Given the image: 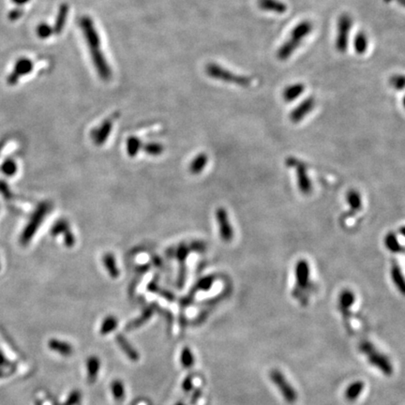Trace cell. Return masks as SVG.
<instances>
[{
	"label": "cell",
	"mask_w": 405,
	"mask_h": 405,
	"mask_svg": "<svg viewBox=\"0 0 405 405\" xmlns=\"http://www.w3.org/2000/svg\"><path fill=\"white\" fill-rule=\"evenodd\" d=\"M355 302V295L351 292L350 290H345L341 293L340 296V304L341 308L343 309H348Z\"/></svg>",
	"instance_id": "484cf974"
},
{
	"label": "cell",
	"mask_w": 405,
	"mask_h": 405,
	"mask_svg": "<svg viewBox=\"0 0 405 405\" xmlns=\"http://www.w3.org/2000/svg\"><path fill=\"white\" fill-rule=\"evenodd\" d=\"M385 244L387 246V249H389L392 252H398L401 250V244L398 241L396 235L393 233L388 234L386 239H385Z\"/></svg>",
	"instance_id": "cb8c5ba5"
},
{
	"label": "cell",
	"mask_w": 405,
	"mask_h": 405,
	"mask_svg": "<svg viewBox=\"0 0 405 405\" xmlns=\"http://www.w3.org/2000/svg\"><path fill=\"white\" fill-rule=\"evenodd\" d=\"M193 387H194V378L192 375H188L185 378L182 383V389L185 393H189L193 390Z\"/></svg>",
	"instance_id": "f546056e"
},
{
	"label": "cell",
	"mask_w": 405,
	"mask_h": 405,
	"mask_svg": "<svg viewBox=\"0 0 405 405\" xmlns=\"http://www.w3.org/2000/svg\"><path fill=\"white\" fill-rule=\"evenodd\" d=\"M180 361L181 365L185 368H192L194 364V354L189 347H184L181 351V356H180Z\"/></svg>",
	"instance_id": "603a6c76"
},
{
	"label": "cell",
	"mask_w": 405,
	"mask_h": 405,
	"mask_svg": "<svg viewBox=\"0 0 405 405\" xmlns=\"http://www.w3.org/2000/svg\"><path fill=\"white\" fill-rule=\"evenodd\" d=\"M202 396V390L200 388H196L194 390V394L191 398V405H196L197 402L199 401V399Z\"/></svg>",
	"instance_id": "1f68e13d"
},
{
	"label": "cell",
	"mask_w": 405,
	"mask_h": 405,
	"mask_svg": "<svg viewBox=\"0 0 405 405\" xmlns=\"http://www.w3.org/2000/svg\"><path fill=\"white\" fill-rule=\"evenodd\" d=\"M389 83L396 89H403L405 87V76H404V75H394L390 78Z\"/></svg>",
	"instance_id": "f1b7e54d"
},
{
	"label": "cell",
	"mask_w": 405,
	"mask_h": 405,
	"mask_svg": "<svg viewBox=\"0 0 405 405\" xmlns=\"http://www.w3.org/2000/svg\"><path fill=\"white\" fill-rule=\"evenodd\" d=\"M48 347L50 350L56 352L63 357H70L74 354V348L71 343L56 339H52L48 341Z\"/></svg>",
	"instance_id": "8fae6325"
},
{
	"label": "cell",
	"mask_w": 405,
	"mask_h": 405,
	"mask_svg": "<svg viewBox=\"0 0 405 405\" xmlns=\"http://www.w3.org/2000/svg\"><path fill=\"white\" fill-rule=\"evenodd\" d=\"M270 378L277 387L280 388L281 393L284 395V399L288 403H295L297 399V395L295 393V389L290 386L284 374L279 370H272L270 373Z\"/></svg>",
	"instance_id": "5b68a950"
},
{
	"label": "cell",
	"mask_w": 405,
	"mask_h": 405,
	"mask_svg": "<svg viewBox=\"0 0 405 405\" xmlns=\"http://www.w3.org/2000/svg\"><path fill=\"white\" fill-rule=\"evenodd\" d=\"M80 26L84 34L87 46L89 47L93 63L96 67L97 72L102 79H109L111 76L110 67L106 61V58H104L103 52L101 50V37L95 28L92 20L88 17H83L80 21Z\"/></svg>",
	"instance_id": "6da1fadb"
},
{
	"label": "cell",
	"mask_w": 405,
	"mask_h": 405,
	"mask_svg": "<svg viewBox=\"0 0 405 405\" xmlns=\"http://www.w3.org/2000/svg\"><path fill=\"white\" fill-rule=\"evenodd\" d=\"M258 5L263 10L272 11L279 14L284 13L287 10V6L280 0H259Z\"/></svg>",
	"instance_id": "7c38bea8"
},
{
	"label": "cell",
	"mask_w": 405,
	"mask_h": 405,
	"mask_svg": "<svg viewBox=\"0 0 405 405\" xmlns=\"http://www.w3.org/2000/svg\"><path fill=\"white\" fill-rule=\"evenodd\" d=\"M111 391L117 402H122L125 398V387L120 380H114L111 383Z\"/></svg>",
	"instance_id": "d6986e66"
},
{
	"label": "cell",
	"mask_w": 405,
	"mask_h": 405,
	"mask_svg": "<svg viewBox=\"0 0 405 405\" xmlns=\"http://www.w3.org/2000/svg\"><path fill=\"white\" fill-rule=\"evenodd\" d=\"M347 202L349 203L352 209L358 210L361 208V196L359 195L358 192L356 191H351L347 194Z\"/></svg>",
	"instance_id": "d4e9b609"
},
{
	"label": "cell",
	"mask_w": 405,
	"mask_h": 405,
	"mask_svg": "<svg viewBox=\"0 0 405 405\" xmlns=\"http://www.w3.org/2000/svg\"><path fill=\"white\" fill-rule=\"evenodd\" d=\"M354 45H355V50L358 54H359V55L364 54L367 51V48H368L367 36L363 32L358 33L357 36L355 38V40H354Z\"/></svg>",
	"instance_id": "ffe728a7"
},
{
	"label": "cell",
	"mask_w": 405,
	"mask_h": 405,
	"mask_svg": "<svg viewBox=\"0 0 405 405\" xmlns=\"http://www.w3.org/2000/svg\"><path fill=\"white\" fill-rule=\"evenodd\" d=\"M54 34V29L45 23L39 25L37 28V35L40 39H48Z\"/></svg>",
	"instance_id": "4316f807"
},
{
	"label": "cell",
	"mask_w": 405,
	"mask_h": 405,
	"mask_svg": "<svg viewBox=\"0 0 405 405\" xmlns=\"http://www.w3.org/2000/svg\"><path fill=\"white\" fill-rule=\"evenodd\" d=\"M297 182L299 190L303 194H310L312 192V182L308 176V174L306 173L305 168L302 166H299L297 168Z\"/></svg>",
	"instance_id": "5bb4252c"
},
{
	"label": "cell",
	"mask_w": 405,
	"mask_h": 405,
	"mask_svg": "<svg viewBox=\"0 0 405 405\" xmlns=\"http://www.w3.org/2000/svg\"><path fill=\"white\" fill-rule=\"evenodd\" d=\"M68 13H69L68 5H65V4L61 5L58 10L56 19H55V27L53 28L54 33L55 34H60L62 32L65 24H66V20L68 17Z\"/></svg>",
	"instance_id": "9a60e30c"
},
{
	"label": "cell",
	"mask_w": 405,
	"mask_h": 405,
	"mask_svg": "<svg viewBox=\"0 0 405 405\" xmlns=\"http://www.w3.org/2000/svg\"><path fill=\"white\" fill-rule=\"evenodd\" d=\"M185 405V404H184V403H183V402H179V403H177V404H176V405Z\"/></svg>",
	"instance_id": "e575fe53"
},
{
	"label": "cell",
	"mask_w": 405,
	"mask_h": 405,
	"mask_svg": "<svg viewBox=\"0 0 405 405\" xmlns=\"http://www.w3.org/2000/svg\"><path fill=\"white\" fill-rule=\"evenodd\" d=\"M310 266L306 260H299L295 267L296 284L299 288H306L310 283Z\"/></svg>",
	"instance_id": "ba28073f"
},
{
	"label": "cell",
	"mask_w": 405,
	"mask_h": 405,
	"mask_svg": "<svg viewBox=\"0 0 405 405\" xmlns=\"http://www.w3.org/2000/svg\"><path fill=\"white\" fill-rule=\"evenodd\" d=\"M315 101L313 97H310L304 100L298 106H296L294 110L290 114V120L293 123H298L302 121L304 118L309 115L314 107Z\"/></svg>",
	"instance_id": "52a82bcc"
},
{
	"label": "cell",
	"mask_w": 405,
	"mask_h": 405,
	"mask_svg": "<svg viewBox=\"0 0 405 405\" xmlns=\"http://www.w3.org/2000/svg\"><path fill=\"white\" fill-rule=\"evenodd\" d=\"M364 388V384L362 382H356L354 384H352L346 390L345 396L347 398V400L349 401H355L356 399H358V397L362 393V390Z\"/></svg>",
	"instance_id": "44dd1931"
},
{
	"label": "cell",
	"mask_w": 405,
	"mask_h": 405,
	"mask_svg": "<svg viewBox=\"0 0 405 405\" xmlns=\"http://www.w3.org/2000/svg\"><path fill=\"white\" fill-rule=\"evenodd\" d=\"M118 325H119L118 319L113 315H109L101 323L100 332L101 335H108L111 332L114 331L118 327Z\"/></svg>",
	"instance_id": "ac0fdd59"
},
{
	"label": "cell",
	"mask_w": 405,
	"mask_h": 405,
	"mask_svg": "<svg viewBox=\"0 0 405 405\" xmlns=\"http://www.w3.org/2000/svg\"><path fill=\"white\" fill-rule=\"evenodd\" d=\"M116 340H117V342H118L120 349L126 355V357L130 361H132V362H137L138 361L139 359H140L138 352L130 344V342L122 334H118L117 337H116Z\"/></svg>",
	"instance_id": "9c48e42d"
},
{
	"label": "cell",
	"mask_w": 405,
	"mask_h": 405,
	"mask_svg": "<svg viewBox=\"0 0 405 405\" xmlns=\"http://www.w3.org/2000/svg\"><path fill=\"white\" fill-rule=\"evenodd\" d=\"M391 277L394 284L396 285L399 291L405 295V278L401 270V268L397 265H393L391 268Z\"/></svg>",
	"instance_id": "2e32d148"
},
{
	"label": "cell",
	"mask_w": 405,
	"mask_h": 405,
	"mask_svg": "<svg viewBox=\"0 0 405 405\" xmlns=\"http://www.w3.org/2000/svg\"><path fill=\"white\" fill-rule=\"evenodd\" d=\"M352 18L347 13H343L339 17L338 20V31L336 38V49L340 53L346 52L348 48L349 41V33L352 28Z\"/></svg>",
	"instance_id": "3957f363"
},
{
	"label": "cell",
	"mask_w": 405,
	"mask_h": 405,
	"mask_svg": "<svg viewBox=\"0 0 405 405\" xmlns=\"http://www.w3.org/2000/svg\"><path fill=\"white\" fill-rule=\"evenodd\" d=\"M369 361L381 370L386 372L387 374H389L392 371L391 365L388 363L387 359H385L383 356H380L376 353H373L369 356Z\"/></svg>",
	"instance_id": "e0dca14e"
},
{
	"label": "cell",
	"mask_w": 405,
	"mask_h": 405,
	"mask_svg": "<svg viewBox=\"0 0 405 405\" xmlns=\"http://www.w3.org/2000/svg\"><path fill=\"white\" fill-rule=\"evenodd\" d=\"M82 399V393L78 389L73 390L68 397L67 401L63 405H77Z\"/></svg>",
	"instance_id": "83f0119b"
},
{
	"label": "cell",
	"mask_w": 405,
	"mask_h": 405,
	"mask_svg": "<svg viewBox=\"0 0 405 405\" xmlns=\"http://www.w3.org/2000/svg\"><path fill=\"white\" fill-rule=\"evenodd\" d=\"M304 90H305V86L303 83H294L286 87L283 96H284V101L290 102V101H295L299 96H301L303 94Z\"/></svg>",
	"instance_id": "4fadbf2b"
},
{
	"label": "cell",
	"mask_w": 405,
	"mask_h": 405,
	"mask_svg": "<svg viewBox=\"0 0 405 405\" xmlns=\"http://www.w3.org/2000/svg\"><path fill=\"white\" fill-rule=\"evenodd\" d=\"M152 314H153L152 310L148 309L139 318L135 319L134 321H132L131 323H129V324L127 325V329L132 330L134 328H138L141 325H143L144 324L148 322V320L152 317Z\"/></svg>",
	"instance_id": "7402d4cb"
},
{
	"label": "cell",
	"mask_w": 405,
	"mask_h": 405,
	"mask_svg": "<svg viewBox=\"0 0 405 405\" xmlns=\"http://www.w3.org/2000/svg\"><path fill=\"white\" fill-rule=\"evenodd\" d=\"M33 62L27 57H21L14 65L13 71L7 77V83L9 85H15L18 83L21 77L26 76L33 71Z\"/></svg>",
	"instance_id": "277c9868"
},
{
	"label": "cell",
	"mask_w": 405,
	"mask_h": 405,
	"mask_svg": "<svg viewBox=\"0 0 405 405\" xmlns=\"http://www.w3.org/2000/svg\"><path fill=\"white\" fill-rule=\"evenodd\" d=\"M7 364H9L7 359H5L4 356L0 353V366H4V365H7Z\"/></svg>",
	"instance_id": "836d02e7"
},
{
	"label": "cell",
	"mask_w": 405,
	"mask_h": 405,
	"mask_svg": "<svg viewBox=\"0 0 405 405\" xmlns=\"http://www.w3.org/2000/svg\"><path fill=\"white\" fill-rule=\"evenodd\" d=\"M23 13H24V11L22 9L16 8V9H12L9 13V19L10 21H16V20H18L19 18L22 17Z\"/></svg>",
	"instance_id": "4dcf8cb0"
},
{
	"label": "cell",
	"mask_w": 405,
	"mask_h": 405,
	"mask_svg": "<svg viewBox=\"0 0 405 405\" xmlns=\"http://www.w3.org/2000/svg\"><path fill=\"white\" fill-rule=\"evenodd\" d=\"M101 368V360L96 356H91L86 361V371H87V382L88 384H94L98 378Z\"/></svg>",
	"instance_id": "30bf717a"
},
{
	"label": "cell",
	"mask_w": 405,
	"mask_h": 405,
	"mask_svg": "<svg viewBox=\"0 0 405 405\" xmlns=\"http://www.w3.org/2000/svg\"><path fill=\"white\" fill-rule=\"evenodd\" d=\"M313 30V24L310 21H302L292 30L289 39L278 50L277 56L280 60H286L294 54L301 44L304 39Z\"/></svg>",
	"instance_id": "7a4b0ae2"
},
{
	"label": "cell",
	"mask_w": 405,
	"mask_h": 405,
	"mask_svg": "<svg viewBox=\"0 0 405 405\" xmlns=\"http://www.w3.org/2000/svg\"><path fill=\"white\" fill-rule=\"evenodd\" d=\"M208 74H210L212 77H216L217 79L223 80L226 82L239 83L240 85H248L250 82L248 78L232 74L230 72L222 69L220 66H210L208 68Z\"/></svg>",
	"instance_id": "8992f818"
},
{
	"label": "cell",
	"mask_w": 405,
	"mask_h": 405,
	"mask_svg": "<svg viewBox=\"0 0 405 405\" xmlns=\"http://www.w3.org/2000/svg\"><path fill=\"white\" fill-rule=\"evenodd\" d=\"M14 4H16V5H18V6H22V5H25V4H27L28 2H29V0H11Z\"/></svg>",
	"instance_id": "d6a6232c"
},
{
	"label": "cell",
	"mask_w": 405,
	"mask_h": 405,
	"mask_svg": "<svg viewBox=\"0 0 405 405\" xmlns=\"http://www.w3.org/2000/svg\"><path fill=\"white\" fill-rule=\"evenodd\" d=\"M404 106H405V98H404Z\"/></svg>",
	"instance_id": "d590c367"
}]
</instances>
